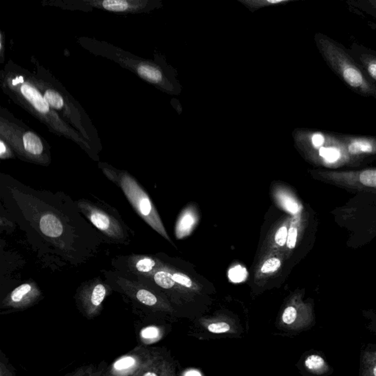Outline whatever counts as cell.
<instances>
[{"mask_svg": "<svg viewBox=\"0 0 376 376\" xmlns=\"http://www.w3.org/2000/svg\"><path fill=\"white\" fill-rule=\"evenodd\" d=\"M137 72L140 77L152 81V82H158L162 80L161 72L153 66L147 65L139 66Z\"/></svg>", "mask_w": 376, "mask_h": 376, "instance_id": "cell-14", "label": "cell"}, {"mask_svg": "<svg viewBox=\"0 0 376 376\" xmlns=\"http://www.w3.org/2000/svg\"><path fill=\"white\" fill-rule=\"evenodd\" d=\"M281 265H282V259L281 256H277V255L268 256L259 266L258 276L259 277L271 276L279 271Z\"/></svg>", "mask_w": 376, "mask_h": 376, "instance_id": "cell-10", "label": "cell"}, {"mask_svg": "<svg viewBox=\"0 0 376 376\" xmlns=\"http://www.w3.org/2000/svg\"><path fill=\"white\" fill-rule=\"evenodd\" d=\"M102 6L105 9L112 11H124L129 8L128 3L123 0H107L103 2Z\"/></svg>", "mask_w": 376, "mask_h": 376, "instance_id": "cell-22", "label": "cell"}, {"mask_svg": "<svg viewBox=\"0 0 376 376\" xmlns=\"http://www.w3.org/2000/svg\"><path fill=\"white\" fill-rule=\"evenodd\" d=\"M173 279L175 280L176 284H180V285L187 288L193 287V281L186 275L182 274L181 273H173Z\"/></svg>", "mask_w": 376, "mask_h": 376, "instance_id": "cell-27", "label": "cell"}, {"mask_svg": "<svg viewBox=\"0 0 376 376\" xmlns=\"http://www.w3.org/2000/svg\"><path fill=\"white\" fill-rule=\"evenodd\" d=\"M278 198H279L281 206L290 213L296 214L299 212V205L291 197L288 196L284 193H280V194L279 193Z\"/></svg>", "mask_w": 376, "mask_h": 376, "instance_id": "cell-19", "label": "cell"}, {"mask_svg": "<svg viewBox=\"0 0 376 376\" xmlns=\"http://www.w3.org/2000/svg\"><path fill=\"white\" fill-rule=\"evenodd\" d=\"M33 288L31 284H23L13 291L11 295V299L13 302L19 303L23 301L26 296H29L32 291Z\"/></svg>", "mask_w": 376, "mask_h": 376, "instance_id": "cell-17", "label": "cell"}, {"mask_svg": "<svg viewBox=\"0 0 376 376\" xmlns=\"http://www.w3.org/2000/svg\"><path fill=\"white\" fill-rule=\"evenodd\" d=\"M23 82V79L22 77H20L19 78H16V79H14V80L13 81V85H16V84H19L20 82Z\"/></svg>", "mask_w": 376, "mask_h": 376, "instance_id": "cell-33", "label": "cell"}, {"mask_svg": "<svg viewBox=\"0 0 376 376\" xmlns=\"http://www.w3.org/2000/svg\"><path fill=\"white\" fill-rule=\"evenodd\" d=\"M247 275L245 268L242 267H235L229 271V278L234 282H240L243 281Z\"/></svg>", "mask_w": 376, "mask_h": 376, "instance_id": "cell-26", "label": "cell"}, {"mask_svg": "<svg viewBox=\"0 0 376 376\" xmlns=\"http://www.w3.org/2000/svg\"><path fill=\"white\" fill-rule=\"evenodd\" d=\"M44 97L49 105L53 108L61 109L64 106V99L55 91L52 90L46 91Z\"/></svg>", "mask_w": 376, "mask_h": 376, "instance_id": "cell-18", "label": "cell"}, {"mask_svg": "<svg viewBox=\"0 0 376 376\" xmlns=\"http://www.w3.org/2000/svg\"><path fill=\"white\" fill-rule=\"evenodd\" d=\"M359 181L367 187H376V169L363 170L359 173Z\"/></svg>", "mask_w": 376, "mask_h": 376, "instance_id": "cell-20", "label": "cell"}, {"mask_svg": "<svg viewBox=\"0 0 376 376\" xmlns=\"http://www.w3.org/2000/svg\"><path fill=\"white\" fill-rule=\"evenodd\" d=\"M23 143L26 152L33 155H39L43 152L41 139L33 132H26L23 136Z\"/></svg>", "mask_w": 376, "mask_h": 376, "instance_id": "cell-12", "label": "cell"}, {"mask_svg": "<svg viewBox=\"0 0 376 376\" xmlns=\"http://www.w3.org/2000/svg\"><path fill=\"white\" fill-rule=\"evenodd\" d=\"M21 94L33 104V107L42 113L49 112V105L44 97L33 86L24 84L21 88Z\"/></svg>", "mask_w": 376, "mask_h": 376, "instance_id": "cell-7", "label": "cell"}, {"mask_svg": "<svg viewBox=\"0 0 376 376\" xmlns=\"http://www.w3.org/2000/svg\"><path fill=\"white\" fill-rule=\"evenodd\" d=\"M107 293V289L104 284L98 283L92 288L91 293V304L94 306H98L102 304Z\"/></svg>", "mask_w": 376, "mask_h": 376, "instance_id": "cell-16", "label": "cell"}, {"mask_svg": "<svg viewBox=\"0 0 376 376\" xmlns=\"http://www.w3.org/2000/svg\"><path fill=\"white\" fill-rule=\"evenodd\" d=\"M156 266L155 260L150 257H141L137 260L135 269L140 273H150Z\"/></svg>", "mask_w": 376, "mask_h": 376, "instance_id": "cell-21", "label": "cell"}, {"mask_svg": "<svg viewBox=\"0 0 376 376\" xmlns=\"http://www.w3.org/2000/svg\"><path fill=\"white\" fill-rule=\"evenodd\" d=\"M195 223H196V216L194 213H192L191 210L185 211L177 223V229H176L177 238L181 239L184 237L188 235L191 233Z\"/></svg>", "mask_w": 376, "mask_h": 376, "instance_id": "cell-8", "label": "cell"}, {"mask_svg": "<svg viewBox=\"0 0 376 376\" xmlns=\"http://www.w3.org/2000/svg\"><path fill=\"white\" fill-rule=\"evenodd\" d=\"M185 376H201V374L196 370H190L186 372Z\"/></svg>", "mask_w": 376, "mask_h": 376, "instance_id": "cell-31", "label": "cell"}, {"mask_svg": "<svg viewBox=\"0 0 376 376\" xmlns=\"http://www.w3.org/2000/svg\"><path fill=\"white\" fill-rule=\"evenodd\" d=\"M361 376H376V351H364L361 357Z\"/></svg>", "mask_w": 376, "mask_h": 376, "instance_id": "cell-9", "label": "cell"}, {"mask_svg": "<svg viewBox=\"0 0 376 376\" xmlns=\"http://www.w3.org/2000/svg\"><path fill=\"white\" fill-rule=\"evenodd\" d=\"M289 228V222H288V220H286V222L282 223L275 231L274 235H273L272 238V245L274 248H281L286 246Z\"/></svg>", "mask_w": 376, "mask_h": 376, "instance_id": "cell-13", "label": "cell"}, {"mask_svg": "<svg viewBox=\"0 0 376 376\" xmlns=\"http://www.w3.org/2000/svg\"><path fill=\"white\" fill-rule=\"evenodd\" d=\"M80 208L91 223L109 238L120 239L124 236L122 224L102 208L84 202L80 203Z\"/></svg>", "mask_w": 376, "mask_h": 376, "instance_id": "cell-3", "label": "cell"}, {"mask_svg": "<svg viewBox=\"0 0 376 376\" xmlns=\"http://www.w3.org/2000/svg\"><path fill=\"white\" fill-rule=\"evenodd\" d=\"M208 331L213 334H223L230 330V326L227 323H215L209 325Z\"/></svg>", "mask_w": 376, "mask_h": 376, "instance_id": "cell-28", "label": "cell"}, {"mask_svg": "<svg viewBox=\"0 0 376 376\" xmlns=\"http://www.w3.org/2000/svg\"><path fill=\"white\" fill-rule=\"evenodd\" d=\"M136 297L140 302L147 306H154L157 302V299L155 295L147 290H139L137 291Z\"/></svg>", "mask_w": 376, "mask_h": 376, "instance_id": "cell-23", "label": "cell"}, {"mask_svg": "<svg viewBox=\"0 0 376 376\" xmlns=\"http://www.w3.org/2000/svg\"><path fill=\"white\" fill-rule=\"evenodd\" d=\"M135 363V361L133 358L126 357L117 361L115 364H114V367L118 370H125V369L130 368Z\"/></svg>", "mask_w": 376, "mask_h": 376, "instance_id": "cell-29", "label": "cell"}, {"mask_svg": "<svg viewBox=\"0 0 376 376\" xmlns=\"http://www.w3.org/2000/svg\"><path fill=\"white\" fill-rule=\"evenodd\" d=\"M298 317V311L295 306H289L284 309L282 314V321L286 325H291L296 322Z\"/></svg>", "mask_w": 376, "mask_h": 376, "instance_id": "cell-25", "label": "cell"}, {"mask_svg": "<svg viewBox=\"0 0 376 376\" xmlns=\"http://www.w3.org/2000/svg\"><path fill=\"white\" fill-rule=\"evenodd\" d=\"M348 8L358 16L367 20V25L376 31V0H348Z\"/></svg>", "mask_w": 376, "mask_h": 376, "instance_id": "cell-5", "label": "cell"}, {"mask_svg": "<svg viewBox=\"0 0 376 376\" xmlns=\"http://www.w3.org/2000/svg\"><path fill=\"white\" fill-rule=\"evenodd\" d=\"M40 229L46 237L56 238L62 235L64 227L55 215H45L40 221Z\"/></svg>", "mask_w": 376, "mask_h": 376, "instance_id": "cell-6", "label": "cell"}, {"mask_svg": "<svg viewBox=\"0 0 376 376\" xmlns=\"http://www.w3.org/2000/svg\"><path fill=\"white\" fill-rule=\"evenodd\" d=\"M158 334V330L154 327L147 328V329H145L142 331V336L144 338H147V339L157 337Z\"/></svg>", "mask_w": 376, "mask_h": 376, "instance_id": "cell-30", "label": "cell"}, {"mask_svg": "<svg viewBox=\"0 0 376 376\" xmlns=\"http://www.w3.org/2000/svg\"><path fill=\"white\" fill-rule=\"evenodd\" d=\"M154 280L157 285L164 289H170L176 284L173 279V274L168 271H157L154 276Z\"/></svg>", "mask_w": 376, "mask_h": 376, "instance_id": "cell-15", "label": "cell"}, {"mask_svg": "<svg viewBox=\"0 0 376 376\" xmlns=\"http://www.w3.org/2000/svg\"><path fill=\"white\" fill-rule=\"evenodd\" d=\"M298 235H299V230H298L297 225L293 223L290 226L289 230H288L287 240H286V245L288 249L293 250L296 248Z\"/></svg>", "mask_w": 376, "mask_h": 376, "instance_id": "cell-24", "label": "cell"}, {"mask_svg": "<svg viewBox=\"0 0 376 376\" xmlns=\"http://www.w3.org/2000/svg\"><path fill=\"white\" fill-rule=\"evenodd\" d=\"M316 45L328 67L353 92L376 99V83L351 56L349 49L324 33H316Z\"/></svg>", "mask_w": 376, "mask_h": 376, "instance_id": "cell-1", "label": "cell"}, {"mask_svg": "<svg viewBox=\"0 0 376 376\" xmlns=\"http://www.w3.org/2000/svg\"><path fill=\"white\" fill-rule=\"evenodd\" d=\"M0 143H1V147H0V149H1V150H0V154H1V157H3L5 152H6V147L3 141L0 142Z\"/></svg>", "mask_w": 376, "mask_h": 376, "instance_id": "cell-32", "label": "cell"}, {"mask_svg": "<svg viewBox=\"0 0 376 376\" xmlns=\"http://www.w3.org/2000/svg\"><path fill=\"white\" fill-rule=\"evenodd\" d=\"M349 50L356 62L376 83V51L357 42H353Z\"/></svg>", "mask_w": 376, "mask_h": 376, "instance_id": "cell-4", "label": "cell"}, {"mask_svg": "<svg viewBox=\"0 0 376 376\" xmlns=\"http://www.w3.org/2000/svg\"><path fill=\"white\" fill-rule=\"evenodd\" d=\"M143 376H158L157 374L154 373V372H148L145 374Z\"/></svg>", "mask_w": 376, "mask_h": 376, "instance_id": "cell-34", "label": "cell"}, {"mask_svg": "<svg viewBox=\"0 0 376 376\" xmlns=\"http://www.w3.org/2000/svg\"><path fill=\"white\" fill-rule=\"evenodd\" d=\"M305 366L308 370L316 374H324L329 371V366L326 363L324 358L316 354H313L306 358L305 360Z\"/></svg>", "mask_w": 376, "mask_h": 376, "instance_id": "cell-11", "label": "cell"}, {"mask_svg": "<svg viewBox=\"0 0 376 376\" xmlns=\"http://www.w3.org/2000/svg\"><path fill=\"white\" fill-rule=\"evenodd\" d=\"M138 215L163 238L170 241L150 197L131 176L123 175L118 182Z\"/></svg>", "mask_w": 376, "mask_h": 376, "instance_id": "cell-2", "label": "cell"}]
</instances>
